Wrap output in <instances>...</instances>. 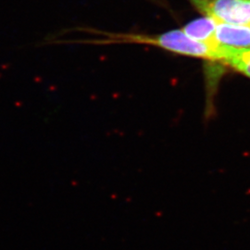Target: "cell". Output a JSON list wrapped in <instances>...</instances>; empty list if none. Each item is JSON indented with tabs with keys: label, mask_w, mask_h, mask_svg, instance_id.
Instances as JSON below:
<instances>
[{
	"label": "cell",
	"mask_w": 250,
	"mask_h": 250,
	"mask_svg": "<svg viewBox=\"0 0 250 250\" xmlns=\"http://www.w3.org/2000/svg\"><path fill=\"white\" fill-rule=\"evenodd\" d=\"M77 31L98 36L91 39L80 40H58L55 44H89V45H151L171 53L204 59L219 62L223 57V45H210L201 43L187 36L180 30H171L163 34L148 35L143 33H110L97 29L79 28Z\"/></svg>",
	"instance_id": "cell-1"
},
{
	"label": "cell",
	"mask_w": 250,
	"mask_h": 250,
	"mask_svg": "<svg viewBox=\"0 0 250 250\" xmlns=\"http://www.w3.org/2000/svg\"><path fill=\"white\" fill-rule=\"evenodd\" d=\"M205 17L218 22L250 25V0H188Z\"/></svg>",
	"instance_id": "cell-2"
},
{
	"label": "cell",
	"mask_w": 250,
	"mask_h": 250,
	"mask_svg": "<svg viewBox=\"0 0 250 250\" xmlns=\"http://www.w3.org/2000/svg\"><path fill=\"white\" fill-rule=\"evenodd\" d=\"M215 37L218 44L232 47H250V25L218 22Z\"/></svg>",
	"instance_id": "cell-3"
},
{
	"label": "cell",
	"mask_w": 250,
	"mask_h": 250,
	"mask_svg": "<svg viewBox=\"0 0 250 250\" xmlns=\"http://www.w3.org/2000/svg\"><path fill=\"white\" fill-rule=\"evenodd\" d=\"M216 25L217 21L215 20L204 17L189 22L182 30L187 36L198 42L210 45H220L215 37Z\"/></svg>",
	"instance_id": "cell-4"
},
{
	"label": "cell",
	"mask_w": 250,
	"mask_h": 250,
	"mask_svg": "<svg viewBox=\"0 0 250 250\" xmlns=\"http://www.w3.org/2000/svg\"><path fill=\"white\" fill-rule=\"evenodd\" d=\"M223 52V58L219 63L250 78V47L224 45Z\"/></svg>",
	"instance_id": "cell-5"
}]
</instances>
